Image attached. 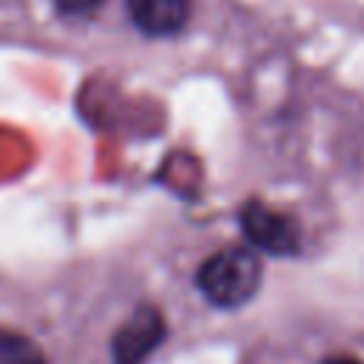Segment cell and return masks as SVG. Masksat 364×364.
<instances>
[{
    "mask_svg": "<svg viewBox=\"0 0 364 364\" xmlns=\"http://www.w3.org/2000/svg\"><path fill=\"white\" fill-rule=\"evenodd\" d=\"M262 284V259L253 247H225L208 256L196 270L199 293L222 310L247 304Z\"/></svg>",
    "mask_w": 364,
    "mask_h": 364,
    "instance_id": "1",
    "label": "cell"
},
{
    "mask_svg": "<svg viewBox=\"0 0 364 364\" xmlns=\"http://www.w3.org/2000/svg\"><path fill=\"white\" fill-rule=\"evenodd\" d=\"M168 336L165 316L154 304L136 307L111 338L114 364H145Z\"/></svg>",
    "mask_w": 364,
    "mask_h": 364,
    "instance_id": "2",
    "label": "cell"
},
{
    "mask_svg": "<svg viewBox=\"0 0 364 364\" xmlns=\"http://www.w3.org/2000/svg\"><path fill=\"white\" fill-rule=\"evenodd\" d=\"M239 228L253 250L270 256H296L299 253V228L279 210L264 208L259 199H250L239 210Z\"/></svg>",
    "mask_w": 364,
    "mask_h": 364,
    "instance_id": "3",
    "label": "cell"
},
{
    "mask_svg": "<svg viewBox=\"0 0 364 364\" xmlns=\"http://www.w3.org/2000/svg\"><path fill=\"white\" fill-rule=\"evenodd\" d=\"M125 9L145 37H173L191 20V0H125Z\"/></svg>",
    "mask_w": 364,
    "mask_h": 364,
    "instance_id": "4",
    "label": "cell"
},
{
    "mask_svg": "<svg viewBox=\"0 0 364 364\" xmlns=\"http://www.w3.org/2000/svg\"><path fill=\"white\" fill-rule=\"evenodd\" d=\"M0 364H48L43 350L11 330H0Z\"/></svg>",
    "mask_w": 364,
    "mask_h": 364,
    "instance_id": "5",
    "label": "cell"
},
{
    "mask_svg": "<svg viewBox=\"0 0 364 364\" xmlns=\"http://www.w3.org/2000/svg\"><path fill=\"white\" fill-rule=\"evenodd\" d=\"M105 0H54V9L63 17H91Z\"/></svg>",
    "mask_w": 364,
    "mask_h": 364,
    "instance_id": "6",
    "label": "cell"
},
{
    "mask_svg": "<svg viewBox=\"0 0 364 364\" xmlns=\"http://www.w3.org/2000/svg\"><path fill=\"white\" fill-rule=\"evenodd\" d=\"M318 364H364V361L355 358V355H327V358H321Z\"/></svg>",
    "mask_w": 364,
    "mask_h": 364,
    "instance_id": "7",
    "label": "cell"
}]
</instances>
